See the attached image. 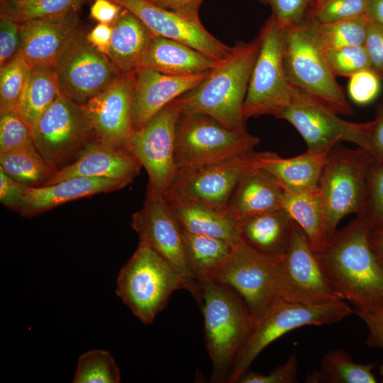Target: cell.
Returning <instances> with one entry per match:
<instances>
[{"label":"cell","mask_w":383,"mask_h":383,"mask_svg":"<svg viewBox=\"0 0 383 383\" xmlns=\"http://www.w3.org/2000/svg\"><path fill=\"white\" fill-rule=\"evenodd\" d=\"M371 230L357 216L316 252L333 291L355 310L383 306V267L370 243Z\"/></svg>","instance_id":"cell-1"},{"label":"cell","mask_w":383,"mask_h":383,"mask_svg":"<svg viewBox=\"0 0 383 383\" xmlns=\"http://www.w3.org/2000/svg\"><path fill=\"white\" fill-rule=\"evenodd\" d=\"M259 49L257 37L232 47L199 84L181 96L182 111L208 115L231 129L245 127L243 107Z\"/></svg>","instance_id":"cell-2"},{"label":"cell","mask_w":383,"mask_h":383,"mask_svg":"<svg viewBox=\"0 0 383 383\" xmlns=\"http://www.w3.org/2000/svg\"><path fill=\"white\" fill-rule=\"evenodd\" d=\"M199 284L205 341L212 363L211 382H228L254 318L243 298L229 286L213 280Z\"/></svg>","instance_id":"cell-3"},{"label":"cell","mask_w":383,"mask_h":383,"mask_svg":"<svg viewBox=\"0 0 383 383\" xmlns=\"http://www.w3.org/2000/svg\"><path fill=\"white\" fill-rule=\"evenodd\" d=\"M283 57L289 84L338 114L350 116L353 108L332 72L311 21L283 27Z\"/></svg>","instance_id":"cell-4"},{"label":"cell","mask_w":383,"mask_h":383,"mask_svg":"<svg viewBox=\"0 0 383 383\" xmlns=\"http://www.w3.org/2000/svg\"><path fill=\"white\" fill-rule=\"evenodd\" d=\"M355 311L345 301L309 305L277 299L253 319L249 335L238 353L228 382H238L257 356L287 333L305 326L339 322Z\"/></svg>","instance_id":"cell-5"},{"label":"cell","mask_w":383,"mask_h":383,"mask_svg":"<svg viewBox=\"0 0 383 383\" xmlns=\"http://www.w3.org/2000/svg\"><path fill=\"white\" fill-rule=\"evenodd\" d=\"M180 289L189 292L185 279L155 250L139 243L118 272L116 292L143 323L150 324Z\"/></svg>","instance_id":"cell-6"},{"label":"cell","mask_w":383,"mask_h":383,"mask_svg":"<svg viewBox=\"0 0 383 383\" xmlns=\"http://www.w3.org/2000/svg\"><path fill=\"white\" fill-rule=\"evenodd\" d=\"M374 162L365 150L347 148L340 143L328 153L317 189L332 235L345 216H363L367 180Z\"/></svg>","instance_id":"cell-7"},{"label":"cell","mask_w":383,"mask_h":383,"mask_svg":"<svg viewBox=\"0 0 383 383\" xmlns=\"http://www.w3.org/2000/svg\"><path fill=\"white\" fill-rule=\"evenodd\" d=\"M260 138L245 127L231 129L200 113L182 111L177 124L174 160L179 170L253 151Z\"/></svg>","instance_id":"cell-8"},{"label":"cell","mask_w":383,"mask_h":383,"mask_svg":"<svg viewBox=\"0 0 383 383\" xmlns=\"http://www.w3.org/2000/svg\"><path fill=\"white\" fill-rule=\"evenodd\" d=\"M283 26L272 14L257 36L260 49L243 107L245 121L262 115L277 116L291 96L283 57Z\"/></svg>","instance_id":"cell-9"},{"label":"cell","mask_w":383,"mask_h":383,"mask_svg":"<svg viewBox=\"0 0 383 383\" xmlns=\"http://www.w3.org/2000/svg\"><path fill=\"white\" fill-rule=\"evenodd\" d=\"M309 94L291 86L288 104L276 116L291 123L304 140L307 151L326 155L342 141L365 149L367 123L344 120Z\"/></svg>","instance_id":"cell-10"},{"label":"cell","mask_w":383,"mask_h":383,"mask_svg":"<svg viewBox=\"0 0 383 383\" xmlns=\"http://www.w3.org/2000/svg\"><path fill=\"white\" fill-rule=\"evenodd\" d=\"M282 257L263 255L240 240L232 247L228 258L213 281L233 289L255 318L279 299Z\"/></svg>","instance_id":"cell-11"},{"label":"cell","mask_w":383,"mask_h":383,"mask_svg":"<svg viewBox=\"0 0 383 383\" xmlns=\"http://www.w3.org/2000/svg\"><path fill=\"white\" fill-rule=\"evenodd\" d=\"M183 111L181 96L132 133L128 147L148 175V188L165 196L178 168L174 160L176 128Z\"/></svg>","instance_id":"cell-12"},{"label":"cell","mask_w":383,"mask_h":383,"mask_svg":"<svg viewBox=\"0 0 383 383\" xmlns=\"http://www.w3.org/2000/svg\"><path fill=\"white\" fill-rule=\"evenodd\" d=\"M30 130L36 149L57 170L96 139L82 106L62 94Z\"/></svg>","instance_id":"cell-13"},{"label":"cell","mask_w":383,"mask_h":383,"mask_svg":"<svg viewBox=\"0 0 383 383\" xmlns=\"http://www.w3.org/2000/svg\"><path fill=\"white\" fill-rule=\"evenodd\" d=\"M131 226L139 243L165 259L185 279L189 292L200 304L201 285L192 278L186 262L182 228L165 196L148 188L143 206L132 215Z\"/></svg>","instance_id":"cell-14"},{"label":"cell","mask_w":383,"mask_h":383,"mask_svg":"<svg viewBox=\"0 0 383 383\" xmlns=\"http://www.w3.org/2000/svg\"><path fill=\"white\" fill-rule=\"evenodd\" d=\"M54 67L60 93L80 105L121 74L80 31L70 40Z\"/></svg>","instance_id":"cell-15"},{"label":"cell","mask_w":383,"mask_h":383,"mask_svg":"<svg viewBox=\"0 0 383 383\" xmlns=\"http://www.w3.org/2000/svg\"><path fill=\"white\" fill-rule=\"evenodd\" d=\"M255 167L253 150L221 161L179 170L165 198L167 201L190 199L226 208L241 177Z\"/></svg>","instance_id":"cell-16"},{"label":"cell","mask_w":383,"mask_h":383,"mask_svg":"<svg viewBox=\"0 0 383 383\" xmlns=\"http://www.w3.org/2000/svg\"><path fill=\"white\" fill-rule=\"evenodd\" d=\"M279 296L288 301L309 305L341 301L330 285L316 252L295 222L281 262Z\"/></svg>","instance_id":"cell-17"},{"label":"cell","mask_w":383,"mask_h":383,"mask_svg":"<svg viewBox=\"0 0 383 383\" xmlns=\"http://www.w3.org/2000/svg\"><path fill=\"white\" fill-rule=\"evenodd\" d=\"M134 72L121 74L82 104L96 140L128 150L133 129L131 121Z\"/></svg>","instance_id":"cell-18"},{"label":"cell","mask_w":383,"mask_h":383,"mask_svg":"<svg viewBox=\"0 0 383 383\" xmlns=\"http://www.w3.org/2000/svg\"><path fill=\"white\" fill-rule=\"evenodd\" d=\"M139 18L154 36L174 40L216 60L228 55L232 47L212 35L199 19H190L146 0H111Z\"/></svg>","instance_id":"cell-19"},{"label":"cell","mask_w":383,"mask_h":383,"mask_svg":"<svg viewBox=\"0 0 383 383\" xmlns=\"http://www.w3.org/2000/svg\"><path fill=\"white\" fill-rule=\"evenodd\" d=\"M208 73L176 76L150 69L136 70L131 112L133 131L145 126L168 104L196 87Z\"/></svg>","instance_id":"cell-20"},{"label":"cell","mask_w":383,"mask_h":383,"mask_svg":"<svg viewBox=\"0 0 383 383\" xmlns=\"http://www.w3.org/2000/svg\"><path fill=\"white\" fill-rule=\"evenodd\" d=\"M77 11H73L19 24L21 55L31 67H54L70 40L77 33Z\"/></svg>","instance_id":"cell-21"},{"label":"cell","mask_w":383,"mask_h":383,"mask_svg":"<svg viewBox=\"0 0 383 383\" xmlns=\"http://www.w3.org/2000/svg\"><path fill=\"white\" fill-rule=\"evenodd\" d=\"M141 167L140 161L128 150L113 148L96 138L86 145L74 162L58 170L44 186L78 177L116 178L133 182Z\"/></svg>","instance_id":"cell-22"},{"label":"cell","mask_w":383,"mask_h":383,"mask_svg":"<svg viewBox=\"0 0 383 383\" xmlns=\"http://www.w3.org/2000/svg\"><path fill=\"white\" fill-rule=\"evenodd\" d=\"M131 182L123 179L78 177L49 186L29 187L19 213L33 217L75 199L121 189Z\"/></svg>","instance_id":"cell-23"},{"label":"cell","mask_w":383,"mask_h":383,"mask_svg":"<svg viewBox=\"0 0 383 383\" xmlns=\"http://www.w3.org/2000/svg\"><path fill=\"white\" fill-rule=\"evenodd\" d=\"M327 155L306 150L301 155L284 158L272 152H255V164L270 174L284 191L300 193L317 188Z\"/></svg>","instance_id":"cell-24"},{"label":"cell","mask_w":383,"mask_h":383,"mask_svg":"<svg viewBox=\"0 0 383 383\" xmlns=\"http://www.w3.org/2000/svg\"><path fill=\"white\" fill-rule=\"evenodd\" d=\"M218 61L184 43L154 36L139 69H150L176 76H189L211 71Z\"/></svg>","instance_id":"cell-25"},{"label":"cell","mask_w":383,"mask_h":383,"mask_svg":"<svg viewBox=\"0 0 383 383\" xmlns=\"http://www.w3.org/2000/svg\"><path fill=\"white\" fill-rule=\"evenodd\" d=\"M294 221L282 208L238 220L240 240L255 251L272 257L286 253Z\"/></svg>","instance_id":"cell-26"},{"label":"cell","mask_w":383,"mask_h":383,"mask_svg":"<svg viewBox=\"0 0 383 383\" xmlns=\"http://www.w3.org/2000/svg\"><path fill=\"white\" fill-rule=\"evenodd\" d=\"M283 194V189L270 174L255 167L241 177L226 208L238 221L282 209Z\"/></svg>","instance_id":"cell-27"},{"label":"cell","mask_w":383,"mask_h":383,"mask_svg":"<svg viewBox=\"0 0 383 383\" xmlns=\"http://www.w3.org/2000/svg\"><path fill=\"white\" fill-rule=\"evenodd\" d=\"M167 201L184 231L219 238L232 246L240 240L238 221L226 208H217L190 199Z\"/></svg>","instance_id":"cell-28"},{"label":"cell","mask_w":383,"mask_h":383,"mask_svg":"<svg viewBox=\"0 0 383 383\" xmlns=\"http://www.w3.org/2000/svg\"><path fill=\"white\" fill-rule=\"evenodd\" d=\"M112 28L108 57L121 73H133L139 69L153 35L139 18L125 9Z\"/></svg>","instance_id":"cell-29"},{"label":"cell","mask_w":383,"mask_h":383,"mask_svg":"<svg viewBox=\"0 0 383 383\" xmlns=\"http://www.w3.org/2000/svg\"><path fill=\"white\" fill-rule=\"evenodd\" d=\"M282 208L303 231L316 252L326 246L332 235L317 188L300 193L284 191Z\"/></svg>","instance_id":"cell-30"},{"label":"cell","mask_w":383,"mask_h":383,"mask_svg":"<svg viewBox=\"0 0 383 383\" xmlns=\"http://www.w3.org/2000/svg\"><path fill=\"white\" fill-rule=\"evenodd\" d=\"M186 262L198 283L213 280L228 258L232 245L219 238L194 234L182 229Z\"/></svg>","instance_id":"cell-31"},{"label":"cell","mask_w":383,"mask_h":383,"mask_svg":"<svg viewBox=\"0 0 383 383\" xmlns=\"http://www.w3.org/2000/svg\"><path fill=\"white\" fill-rule=\"evenodd\" d=\"M60 94L55 67H33L16 111L31 128Z\"/></svg>","instance_id":"cell-32"},{"label":"cell","mask_w":383,"mask_h":383,"mask_svg":"<svg viewBox=\"0 0 383 383\" xmlns=\"http://www.w3.org/2000/svg\"><path fill=\"white\" fill-rule=\"evenodd\" d=\"M0 170L28 187L44 186L57 172L40 155L33 143L0 153Z\"/></svg>","instance_id":"cell-33"},{"label":"cell","mask_w":383,"mask_h":383,"mask_svg":"<svg viewBox=\"0 0 383 383\" xmlns=\"http://www.w3.org/2000/svg\"><path fill=\"white\" fill-rule=\"evenodd\" d=\"M373 363L354 362L349 354L341 349L329 350L323 357L319 370L307 375L309 383H376L372 372Z\"/></svg>","instance_id":"cell-34"},{"label":"cell","mask_w":383,"mask_h":383,"mask_svg":"<svg viewBox=\"0 0 383 383\" xmlns=\"http://www.w3.org/2000/svg\"><path fill=\"white\" fill-rule=\"evenodd\" d=\"M311 21L322 48L330 50L350 45H363L367 34L370 17L365 13L330 23Z\"/></svg>","instance_id":"cell-35"},{"label":"cell","mask_w":383,"mask_h":383,"mask_svg":"<svg viewBox=\"0 0 383 383\" xmlns=\"http://www.w3.org/2000/svg\"><path fill=\"white\" fill-rule=\"evenodd\" d=\"M84 0H21L1 1L0 17L17 23L76 11Z\"/></svg>","instance_id":"cell-36"},{"label":"cell","mask_w":383,"mask_h":383,"mask_svg":"<svg viewBox=\"0 0 383 383\" xmlns=\"http://www.w3.org/2000/svg\"><path fill=\"white\" fill-rule=\"evenodd\" d=\"M121 373L111 353L95 349L79 356L72 382L118 383Z\"/></svg>","instance_id":"cell-37"},{"label":"cell","mask_w":383,"mask_h":383,"mask_svg":"<svg viewBox=\"0 0 383 383\" xmlns=\"http://www.w3.org/2000/svg\"><path fill=\"white\" fill-rule=\"evenodd\" d=\"M32 67L21 55L1 66L0 111L16 109Z\"/></svg>","instance_id":"cell-38"},{"label":"cell","mask_w":383,"mask_h":383,"mask_svg":"<svg viewBox=\"0 0 383 383\" xmlns=\"http://www.w3.org/2000/svg\"><path fill=\"white\" fill-rule=\"evenodd\" d=\"M366 13L367 0H311L305 18L330 23Z\"/></svg>","instance_id":"cell-39"},{"label":"cell","mask_w":383,"mask_h":383,"mask_svg":"<svg viewBox=\"0 0 383 383\" xmlns=\"http://www.w3.org/2000/svg\"><path fill=\"white\" fill-rule=\"evenodd\" d=\"M324 52L328 65L335 77H350L360 70L371 67L364 45L324 50Z\"/></svg>","instance_id":"cell-40"},{"label":"cell","mask_w":383,"mask_h":383,"mask_svg":"<svg viewBox=\"0 0 383 383\" xmlns=\"http://www.w3.org/2000/svg\"><path fill=\"white\" fill-rule=\"evenodd\" d=\"M33 143L30 128L16 110L0 111V153Z\"/></svg>","instance_id":"cell-41"},{"label":"cell","mask_w":383,"mask_h":383,"mask_svg":"<svg viewBox=\"0 0 383 383\" xmlns=\"http://www.w3.org/2000/svg\"><path fill=\"white\" fill-rule=\"evenodd\" d=\"M362 217L371 229L383 228V161L374 162L370 171Z\"/></svg>","instance_id":"cell-42"},{"label":"cell","mask_w":383,"mask_h":383,"mask_svg":"<svg viewBox=\"0 0 383 383\" xmlns=\"http://www.w3.org/2000/svg\"><path fill=\"white\" fill-rule=\"evenodd\" d=\"M380 79L371 69L362 70L353 74L348 86L351 100L359 105L372 102L379 94Z\"/></svg>","instance_id":"cell-43"},{"label":"cell","mask_w":383,"mask_h":383,"mask_svg":"<svg viewBox=\"0 0 383 383\" xmlns=\"http://www.w3.org/2000/svg\"><path fill=\"white\" fill-rule=\"evenodd\" d=\"M269 5L272 13L283 26L301 23L310 5L311 0H257Z\"/></svg>","instance_id":"cell-44"},{"label":"cell","mask_w":383,"mask_h":383,"mask_svg":"<svg viewBox=\"0 0 383 383\" xmlns=\"http://www.w3.org/2000/svg\"><path fill=\"white\" fill-rule=\"evenodd\" d=\"M297 357L293 353L287 362L271 370L268 374L248 371L239 379L240 383H296L297 377Z\"/></svg>","instance_id":"cell-45"},{"label":"cell","mask_w":383,"mask_h":383,"mask_svg":"<svg viewBox=\"0 0 383 383\" xmlns=\"http://www.w3.org/2000/svg\"><path fill=\"white\" fill-rule=\"evenodd\" d=\"M364 47L370 60V69L374 72L381 79H382L383 25L370 18Z\"/></svg>","instance_id":"cell-46"},{"label":"cell","mask_w":383,"mask_h":383,"mask_svg":"<svg viewBox=\"0 0 383 383\" xmlns=\"http://www.w3.org/2000/svg\"><path fill=\"white\" fill-rule=\"evenodd\" d=\"M19 24L13 21L0 17V65L13 60L19 53Z\"/></svg>","instance_id":"cell-47"},{"label":"cell","mask_w":383,"mask_h":383,"mask_svg":"<svg viewBox=\"0 0 383 383\" xmlns=\"http://www.w3.org/2000/svg\"><path fill=\"white\" fill-rule=\"evenodd\" d=\"M28 188L0 170V201L7 209L20 213Z\"/></svg>","instance_id":"cell-48"},{"label":"cell","mask_w":383,"mask_h":383,"mask_svg":"<svg viewBox=\"0 0 383 383\" xmlns=\"http://www.w3.org/2000/svg\"><path fill=\"white\" fill-rule=\"evenodd\" d=\"M355 313L368 329L367 345L383 348V306L355 310Z\"/></svg>","instance_id":"cell-49"},{"label":"cell","mask_w":383,"mask_h":383,"mask_svg":"<svg viewBox=\"0 0 383 383\" xmlns=\"http://www.w3.org/2000/svg\"><path fill=\"white\" fill-rule=\"evenodd\" d=\"M374 162L383 161V102L379 104L375 118L367 122L365 149Z\"/></svg>","instance_id":"cell-50"},{"label":"cell","mask_w":383,"mask_h":383,"mask_svg":"<svg viewBox=\"0 0 383 383\" xmlns=\"http://www.w3.org/2000/svg\"><path fill=\"white\" fill-rule=\"evenodd\" d=\"M123 9L120 5L111 0H94L90 7V16L99 23L112 26Z\"/></svg>","instance_id":"cell-51"},{"label":"cell","mask_w":383,"mask_h":383,"mask_svg":"<svg viewBox=\"0 0 383 383\" xmlns=\"http://www.w3.org/2000/svg\"><path fill=\"white\" fill-rule=\"evenodd\" d=\"M190 19H199V10L204 0H146Z\"/></svg>","instance_id":"cell-52"},{"label":"cell","mask_w":383,"mask_h":383,"mask_svg":"<svg viewBox=\"0 0 383 383\" xmlns=\"http://www.w3.org/2000/svg\"><path fill=\"white\" fill-rule=\"evenodd\" d=\"M112 26L99 23L86 35L87 41L101 53L109 55L112 36Z\"/></svg>","instance_id":"cell-53"},{"label":"cell","mask_w":383,"mask_h":383,"mask_svg":"<svg viewBox=\"0 0 383 383\" xmlns=\"http://www.w3.org/2000/svg\"><path fill=\"white\" fill-rule=\"evenodd\" d=\"M370 243L378 260L383 267V228L371 230Z\"/></svg>","instance_id":"cell-54"},{"label":"cell","mask_w":383,"mask_h":383,"mask_svg":"<svg viewBox=\"0 0 383 383\" xmlns=\"http://www.w3.org/2000/svg\"><path fill=\"white\" fill-rule=\"evenodd\" d=\"M367 15L383 25V0H367Z\"/></svg>","instance_id":"cell-55"},{"label":"cell","mask_w":383,"mask_h":383,"mask_svg":"<svg viewBox=\"0 0 383 383\" xmlns=\"http://www.w3.org/2000/svg\"><path fill=\"white\" fill-rule=\"evenodd\" d=\"M379 374L382 377V382H383V363L381 365L379 368Z\"/></svg>","instance_id":"cell-56"},{"label":"cell","mask_w":383,"mask_h":383,"mask_svg":"<svg viewBox=\"0 0 383 383\" xmlns=\"http://www.w3.org/2000/svg\"><path fill=\"white\" fill-rule=\"evenodd\" d=\"M21 1V0H1V1Z\"/></svg>","instance_id":"cell-57"}]
</instances>
